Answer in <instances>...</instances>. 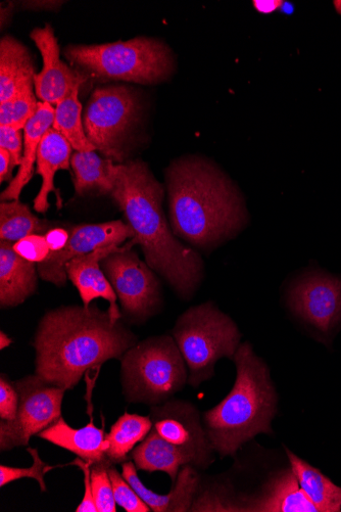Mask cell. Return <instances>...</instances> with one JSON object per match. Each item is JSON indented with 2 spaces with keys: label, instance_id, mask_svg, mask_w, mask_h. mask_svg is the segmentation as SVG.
<instances>
[{
  "label": "cell",
  "instance_id": "obj_1",
  "mask_svg": "<svg viewBox=\"0 0 341 512\" xmlns=\"http://www.w3.org/2000/svg\"><path fill=\"white\" fill-rule=\"evenodd\" d=\"M169 223L174 236L210 253L235 239L250 223L245 197L212 161L185 156L166 171Z\"/></svg>",
  "mask_w": 341,
  "mask_h": 512
},
{
  "label": "cell",
  "instance_id": "obj_2",
  "mask_svg": "<svg viewBox=\"0 0 341 512\" xmlns=\"http://www.w3.org/2000/svg\"><path fill=\"white\" fill-rule=\"evenodd\" d=\"M137 344L136 336L109 310L66 306L40 320L33 346L35 374L62 389L73 390L88 372L109 360H121Z\"/></svg>",
  "mask_w": 341,
  "mask_h": 512
},
{
  "label": "cell",
  "instance_id": "obj_3",
  "mask_svg": "<svg viewBox=\"0 0 341 512\" xmlns=\"http://www.w3.org/2000/svg\"><path fill=\"white\" fill-rule=\"evenodd\" d=\"M111 196L134 231L145 262L171 286L179 298L189 301L199 290L205 263L198 251L177 239L164 209L165 191L150 167L142 161L116 164Z\"/></svg>",
  "mask_w": 341,
  "mask_h": 512
},
{
  "label": "cell",
  "instance_id": "obj_4",
  "mask_svg": "<svg viewBox=\"0 0 341 512\" xmlns=\"http://www.w3.org/2000/svg\"><path fill=\"white\" fill-rule=\"evenodd\" d=\"M236 380L231 392L204 414L209 441L221 457L235 456L260 434H272L278 398L265 361L249 343L240 344L234 358Z\"/></svg>",
  "mask_w": 341,
  "mask_h": 512
},
{
  "label": "cell",
  "instance_id": "obj_5",
  "mask_svg": "<svg viewBox=\"0 0 341 512\" xmlns=\"http://www.w3.org/2000/svg\"><path fill=\"white\" fill-rule=\"evenodd\" d=\"M68 60L96 76L158 84L168 80L175 71V59L169 46L161 40L138 37L94 45H70Z\"/></svg>",
  "mask_w": 341,
  "mask_h": 512
},
{
  "label": "cell",
  "instance_id": "obj_6",
  "mask_svg": "<svg viewBox=\"0 0 341 512\" xmlns=\"http://www.w3.org/2000/svg\"><path fill=\"white\" fill-rule=\"evenodd\" d=\"M187 383L188 369L173 337L141 341L121 359L122 393L130 404L161 405Z\"/></svg>",
  "mask_w": 341,
  "mask_h": 512
},
{
  "label": "cell",
  "instance_id": "obj_7",
  "mask_svg": "<svg viewBox=\"0 0 341 512\" xmlns=\"http://www.w3.org/2000/svg\"><path fill=\"white\" fill-rule=\"evenodd\" d=\"M172 334L188 369V384L193 388L214 377L220 359L233 360L241 340L236 323L213 302L186 310L177 319Z\"/></svg>",
  "mask_w": 341,
  "mask_h": 512
},
{
  "label": "cell",
  "instance_id": "obj_8",
  "mask_svg": "<svg viewBox=\"0 0 341 512\" xmlns=\"http://www.w3.org/2000/svg\"><path fill=\"white\" fill-rule=\"evenodd\" d=\"M283 299L292 317L330 347L341 330V275L311 266L291 275Z\"/></svg>",
  "mask_w": 341,
  "mask_h": 512
},
{
  "label": "cell",
  "instance_id": "obj_9",
  "mask_svg": "<svg viewBox=\"0 0 341 512\" xmlns=\"http://www.w3.org/2000/svg\"><path fill=\"white\" fill-rule=\"evenodd\" d=\"M131 242L102 260L101 266L122 308L132 323H143L163 307L161 284L154 270L132 250Z\"/></svg>",
  "mask_w": 341,
  "mask_h": 512
},
{
  "label": "cell",
  "instance_id": "obj_10",
  "mask_svg": "<svg viewBox=\"0 0 341 512\" xmlns=\"http://www.w3.org/2000/svg\"><path fill=\"white\" fill-rule=\"evenodd\" d=\"M137 108L135 96L125 86L94 90L83 122L89 142L96 151L115 163L123 160L125 139Z\"/></svg>",
  "mask_w": 341,
  "mask_h": 512
},
{
  "label": "cell",
  "instance_id": "obj_11",
  "mask_svg": "<svg viewBox=\"0 0 341 512\" xmlns=\"http://www.w3.org/2000/svg\"><path fill=\"white\" fill-rule=\"evenodd\" d=\"M20 397L13 422L0 421V451L28 446L32 437L53 426L62 416L66 390L36 374L13 382Z\"/></svg>",
  "mask_w": 341,
  "mask_h": 512
},
{
  "label": "cell",
  "instance_id": "obj_12",
  "mask_svg": "<svg viewBox=\"0 0 341 512\" xmlns=\"http://www.w3.org/2000/svg\"><path fill=\"white\" fill-rule=\"evenodd\" d=\"M153 428L167 442L188 452L198 470L214 462L215 450L207 436L200 411L184 400H169L151 407Z\"/></svg>",
  "mask_w": 341,
  "mask_h": 512
},
{
  "label": "cell",
  "instance_id": "obj_13",
  "mask_svg": "<svg viewBox=\"0 0 341 512\" xmlns=\"http://www.w3.org/2000/svg\"><path fill=\"white\" fill-rule=\"evenodd\" d=\"M134 237L131 226L121 220L75 226L70 232L67 246L60 252L51 253L44 262L37 264L38 274L42 281L64 287L68 281L67 265L73 259L97 249L121 246Z\"/></svg>",
  "mask_w": 341,
  "mask_h": 512
},
{
  "label": "cell",
  "instance_id": "obj_14",
  "mask_svg": "<svg viewBox=\"0 0 341 512\" xmlns=\"http://www.w3.org/2000/svg\"><path fill=\"white\" fill-rule=\"evenodd\" d=\"M43 60L42 71L35 76L34 86L41 103L57 106L86 76L72 70L61 60L58 39L51 25L36 28L30 34Z\"/></svg>",
  "mask_w": 341,
  "mask_h": 512
},
{
  "label": "cell",
  "instance_id": "obj_15",
  "mask_svg": "<svg viewBox=\"0 0 341 512\" xmlns=\"http://www.w3.org/2000/svg\"><path fill=\"white\" fill-rule=\"evenodd\" d=\"M121 246H110L97 249L92 253L73 259L67 265L68 279L81 297L84 307H89L92 301L104 299L109 302V312L115 319L123 318L117 304L118 297L106 276L101 262L112 253L122 250Z\"/></svg>",
  "mask_w": 341,
  "mask_h": 512
},
{
  "label": "cell",
  "instance_id": "obj_16",
  "mask_svg": "<svg viewBox=\"0 0 341 512\" xmlns=\"http://www.w3.org/2000/svg\"><path fill=\"white\" fill-rule=\"evenodd\" d=\"M134 462L122 463V476L134 488L142 500L154 512L190 511L202 484V477L197 468L187 464L182 467L172 490L168 494H158L140 481Z\"/></svg>",
  "mask_w": 341,
  "mask_h": 512
},
{
  "label": "cell",
  "instance_id": "obj_17",
  "mask_svg": "<svg viewBox=\"0 0 341 512\" xmlns=\"http://www.w3.org/2000/svg\"><path fill=\"white\" fill-rule=\"evenodd\" d=\"M37 266L14 250V243L0 241V306L23 304L37 290Z\"/></svg>",
  "mask_w": 341,
  "mask_h": 512
},
{
  "label": "cell",
  "instance_id": "obj_18",
  "mask_svg": "<svg viewBox=\"0 0 341 512\" xmlns=\"http://www.w3.org/2000/svg\"><path fill=\"white\" fill-rule=\"evenodd\" d=\"M247 511L319 512L291 469L278 473L259 495L247 496Z\"/></svg>",
  "mask_w": 341,
  "mask_h": 512
},
{
  "label": "cell",
  "instance_id": "obj_19",
  "mask_svg": "<svg viewBox=\"0 0 341 512\" xmlns=\"http://www.w3.org/2000/svg\"><path fill=\"white\" fill-rule=\"evenodd\" d=\"M73 148L67 139L56 129L51 128L44 135L40 144L36 169L42 177V185L34 200V209L45 213L50 209L48 198L52 193L58 194L55 186V176L59 170H70Z\"/></svg>",
  "mask_w": 341,
  "mask_h": 512
},
{
  "label": "cell",
  "instance_id": "obj_20",
  "mask_svg": "<svg viewBox=\"0 0 341 512\" xmlns=\"http://www.w3.org/2000/svg\"><path fill=\"white\" fill-rule=\"evenodd\" d=\"M103 429L97 428L91 422L83 428L70 427L61 417L50 428L38 435V438L50 442L58 447L66 449L88 462H100L106 460V452L109 443L106 440Z\"/></svg>",
  "mask_w": 341,
  "mask_h": 512
},
{
  "label": "cell",
  "instance_id": "obj_21",
  "mask_svg": "<svg viewBox=\"0 0 341 512\" xmlns=\"http://www.w3.org/2000/svg\"><path fill=\"white\" fill-rule=\"evenodd\" d=\"M138 471L162 472L175 484L180 469L190 464L196 468L194 458L183 449L164 440L153 428L151 433L131 452Z\"/></svg>",
  "mask_w": 341,
  "mask_h": 512
},
{
  "label": "cell",
  "instance_id": "obj_22",
  "mask_svg": "<svg viewBox=\"0 0 341 512\" xmlns=\"http://www.w3.org/2000/svg\"><path fill=\"white\" fill-rule=\"evenodd\" d=\"M55 108L51 104L39 102L36 114L24 128L23 159L17 175L3 192L2 202L17 201L34 173L37 154L44 135L53 128Z\"/></svg>",
  "mask_w": 341,
  "mask_h": 512
},
{
  "label": "cell",
  "instance_id": "obj_23",
  "mask_svg": "<svg viewBox=\"0 0 341 512\" xmlns=\"http://www.w3.org/2000/svg\"><path fill=\"white\" fill-rule=\"evenodd\" d=\"M35 70L26 46L12 36L0 41V104L34 85Z\"/></svg>",
  "mask_w": 341,
  "mask_h": 512
},
{
  "label": "cell",
  "instance_id": "obj_24",
  "mask_svg": "<svg viewBox=\"0 0 341 512\" xmlns=\"http://www.w3.org/2000/svg\"><path fill=\"white\" fill-rule=\"evenodd\" d=\"M113 160L102 158L95 151L76 152L71 158L74 185L78 195L89 193L110 194L114 189Z\"/></svg>",
  "mask_w": 341,
  "mask_h": 512
},
{
  "label": "cell",
  "instance_id": "obj_25",
  "mask_svg": "<svg viewBox=\"0 0 341 512\" xmlns=\"http://www.w3.org/2000/svg\"><path fill=\"white\" fill-rule=\"evenodd\" d=\"M285 451L290 469L319 512L341 511V488L288 448Z\"/></svg>",
  "mask_w": 341,
  "mask_h": 512
},
{
  "label": "cell",
  "instance_id": "obj_26",
  "mask_svg": "<svg viewBox=\"0 0 341 512\" xmlns=\"http://www.w3.org/2000/svg\"><path fill=\"white\" fill-rule=\"evenodd\" d=\"M153 430L151 416H142L125 412L112 426L106 440L109 449L106 458L113 464H122L129 460L138 443H141Z\"/></svg>",
  "mask_w": 341,
  "mask_h": 512
},
{
  "label": "cell",
  "instance_id": "obj_27",
  "mask_svg": "<svg viewBox=\"0 0 341 512\" xmlns=\"http://www.w3.org/2000/svg\"><path fill=\"white\" fill-rule=\"evenodd\" d=\"M79 89L80 86L75 87L56 106L53 128L67 139L74 151H96L85 132Z\"/></svg>",
  "mask_w": 341,
  "mask_h": 512
},
{
  "label": "cell",
  "instance_id": "obj_28",
  "mask_svg": "<svg viewBox=\"0 0 341 512\" xmlns=\"http://www.w3.org/2000/svg\"><path fill=\"white\" fill-rule=\"evenodd\" d=\"M50 224L35 216L30 208L17 201L2 202L0 205V240L17 243L20 240L48 231Z\"/></svg>",
  "mask_w": 341,
  "mask_h": 512
},
{
  "label": "cell",
  "instance_id": "obj_29",
  "mask_svg": "<svg viewBox=\"0 0 341 512\" xmlns=\"http://www.w3.org/2000/svg\"><path fill=\"white\" fill-rule=\"evenodd\" d=\"M190 511H247L246 496L236 494L233 487L227 483L215 482L203 485L202 482Z\"/></svg>",
  "mask_w": 341,
  "mask_h": 512
},
{
  "label": "cell",
  "instance_id": "obj_30",
  "mask_svg": "<svg viewBox=\"0 0 341 512\" xmlns=\"http://www.w3.org/2000/svg\"><path fill=\"white\" fill-rule=\"evenodd\" d=\"M38 105L35 86H27L11 100L0 104V126L24 130L36 114Z\"/></svg>",
  "mask_w": 341,
  "mask_h": 512
},
{
  "label": "cell",
  "instance_id": "obj_31",
  "mask_svg": "<svg viewBox=\"0 0 341 512\" xmlns=\"http://www.w3.org/2000/svg\"><path fill=\"white\" fill-rule=\"evenodd\" d=\"M109 460L91 463V486L97 512H117L112 481L109 475Z\"/></svg>",
  "mask_w": 341,
  "mask_h": 512
},
{
  "label": "cell",
  "instance_id": "obj_32",
  "mask_svg": "<svg viewBox=\"0 0 341 512\" xmlns=\"http://www.w3.org/2000/svg\"><path fill=\"white\" fill-rule=\"evenodd\" d=\"M27 451L30 453L34 461L32 467L20 469L2 465V467H0V487L4 488L5 486L21 479H33L39 484L41 492H46L47 487L44 481V476L46 473L55 470L56 467H51V465L45 463L41 459L37 449L28 447Z\"/></svg>",
  "mask_w": 341,
  "mask_h": 512
},
{
  "label": "cell",
  "instance_id": "obj_33",
  "mask_svg": "<svg viewBox=\"0 0 341 512\" xmlns=\"http://www.w3.org/2000/svg\"><path fill=\"white\" fill-rule=\"evenodd\" d=\"M109 475L112 481L114 497L117 505L127 512H150V506L137 494L134 488L118 472L116 464L109 467Z\"/></svg>",
  "mask_w": 341,
  "mask_h": 512
},
{
  "label": "cell",
  "instance_id": "obj_34",
  "mask_svg": "<svg viewBox=\"0 0 341 512\" xmlns=\"http://www.w3.org/2000/svg\"><path fill=\"white\" fill-rule=\"evenodd\" d=\"M15 252L23 259L40 264L51 254L44 236L31 235L14 244Z\"/></svg>",
  "mask_w": 341,
  "mask_h": 512
},
{
  "label": "cell",
  "instance_id": "obj_35",
  "mask_svg": "<svg viewBox=\"0 0 341 512\" xmlns=\"http://www.w3.org/2000/svg\"><path fill=\"white\" fill-rule=\"evenodd\" d=\"M20 397L8 376L0 378V420L13 422L18 414Z\"/></svg>",
  "mask_w": 341,
  "mask_h": 512
},
{
  "label": "cell",
  "instance_id": "obj_36",
  "mask_svg": "<svg viewBox=\"0 0 341 512\" xmlns=\"http://www.w3.org/2000/svg\"><path fill=\"white\" fill-rule=\"evenodd\" d=\"M0 148L5 149L10 154L12 170L15 167H20L24 150L22 130L9 126H0Z\"/></svg>",
  "mask_w": 341,
  "mask_h": 512
},
{
  "label": "cell",
  "instance_id": "obj_37",
  "mask_svg": "<svg viewBox=\"0 0 341 512\" xmlns=\"http://www.w3.org/2000/svg\"><path fill=\"white\" fill-rule=\"evenodd\" d=\"M68 465H74V467L79 468L84 476V496L76 512H97L91 486V462L78 457Z\"/></svg>",
  "mask_w": 341,
  "mask_h": 512
},
{
  "label": "cell",
  "instance_id": "obj_38",
  "mask_svg": "<svg viewBox=\"0 0 341 512\" xmlns=\"http://www.w3.org/2000/svg\"><path fill=\"white\" fill-rule=\"evenodd\" d=\"M45 240L51 253L62 251L70 240L69 232L64 228H53L45 232Z\"/></svg>",
  "mask_w": 341,
  "mask_h": 512
},
{
  "label": "cell",
  "instance_id": "obj_39",
  "mask_svg": "<svg viewBox=\"0 0 341 512\" xmlns=\"http://www.w3.org/2000/svg\"><path fill=\"white\" fill-rule=\"evenodd\" d=\"M253 5L260 14L268 15L281 10L284 3L281 0H255Z\"/></svg>",
  "mask_w": 341,
  "mask_h": 512
},
{
  "label": "cell",
  "instance_id": "obj_40",
  "mask_svg": "<svg viewBox=\"0 0 341 512\" xmlns=\"http://www.w3.org/2000/svg\"><path fill=\"white\" fill-rule=\"evenodd\" d=\"M12 171V159L10 154L5 149L0 148V182L3 183L9 180Z\"/></svg>",
  "mask_w": 341,
  "mask_h": 512
},
{
  "label": "cell",
  "instance_id": "obj_41",
  "mask_svg": "<svg viewBox=\"0 0 341 512\" xmlns=\"http://www.w3.org/2000/svg\"><path fill=\"white\" fill-rule=\"evenodd\" d=\"M63 4V2H24L22 7L34 11H56Z\"/></svg>",
  "mask_w": 341,
  "mask_h": 512
},
{
  "label": "cell",
  "instance_id": "obj_42",
  "mask_svg": "<svg viewBox=\"0 0 341 512\" xmlns=\"http://www.w3.org/2000/svg\"><path fill=\"white\" fill-rule=\"evenodd\" d=\"M12 344L13 340L5 332L0 333V349L9 348Z\"/></svg>",
  "mask_w": 341,
  "mask_h": 512
},
{
  "label": "cell",
  "instance_id": "obj_43",
  "mask_svg": "<svg viewBox=\"0 0 341 512\" xmlns=\"http://www.w3.org/2000/svg\"><path fill=\"white\" fill-rule=\"evenodd\" d=\"M333 6L337 14L341 16V0H335V2H333Z\"/></svg>",
  "mask_w": 341,
  "mask_h": 512
}]
</instances>
